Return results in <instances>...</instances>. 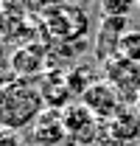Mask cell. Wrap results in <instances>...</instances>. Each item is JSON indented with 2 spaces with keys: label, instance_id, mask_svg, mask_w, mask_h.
I'll return each mask as SVG.
<instances>
[{
  "label": "cell",
  "instance_id": "1",
  "mask_svg": "<svg viewBox=\"0 0 140 146\" xmlns=\"http://www.w3.org/2000/svg\"><path fill=\"white\" fill-rule=\"evenodd\" d=\"M42 112H45V101L34 82L11 79L9 84L0 87V129L20 132L25 127H34Z\"/></svg>",
  "mask_w": 140,
  "mask_h": 146
},
{
  "label": "cell",
  "instance_id": "2",
  "mask_svg": "<svg viewBox=\"0 0 140 146\" xmlns=\"http://www.w3.org/2000/svg\"><path fill=\"white\" fill-rule=\"evenodd\" d=\"M45 31L51 34L53 42H62V45H70L73 39H81L87 34L90 23H87V14L79 9V6H56L51 11H45Z\"/></svg>",
  "mask_w": 140,
  "mask_h": 146
},
{
  "label": "cell",
  "instance_id": "3",
  "mask_svg": "<svg viewBox=\"0 0 140 146\" xmlns=\"http://www.w3.org/2000/svg\"><path fill=\"white\" fill-rule=\"evenodd\" d=\"M62 124H65V132H67V141L81 143V146H92L104 132V124L81 101H73L62 110Z\"/></svg>",
  "mask_w": 140,
  "mask_h": 146
},
{
  "label": "cell",
  "instance_id": "4",
  "mask_svg": "<svg viewBox=\"0 0 140 146\" xmlns=\"http://www.w3.org/2000/svg\"><path fill=\"white\" fill-rule=\"evenodd\" d=\"M104 79L121 93L123 104H135L140 96V65L123 59V56H115L104 62Z\"/></svg>",
  "mask_w": 140,
  "mask_h": 146
},
{
  "label": "cell",
  "instance_id": "5",
  "mask_svg": "<svg viewBox=\"0 0 140 146\" xmlns=\"http://www.w3.org/2000/svg\"><path fill=\"white\" fill-rule=\"evenodd\" d=\"M9 68L20 82H34L48 73V51L42 45H20L9 59Z\"/></svg>",
  "mask_w": 140,
  "mask_h": 146
},
{
  "label": "cell",
  "instance_id": "6",
  "mask_svg": "<svg viewBox=\"0 0 140 146\" xmlns=\"http://www.w3.org/2000/svg\"><path fill=\"white\" fill-rule=\"evenodd\" d=\"M79 101H81V104H84V107H87L98 121H104V124H106V121H109V118H112L121 107H126V104H123V98H121V93L115 90L109 82H95V84H92V87H90Z\"/></svg>",
  "mask_w": 140,
  "mask_h": 146
},
{
  "label": "cell",
  "instance_id": "7",
  "mask_svg": "<svg viewBox=\"0 0 140 146\" xmlns=\"http://www.w3.org/2000/svg\"><path fill=\"white\" fill-rule=\"evenodd\" d=\"M126 20H115V17H101L98 23V34H95V56L98 62H109L118 56V45H121V36L126 34Z\"/></svg>",
  "mask_w": 140,
  "mask_h": 146
},
{
  "label": "cell",
  "instance_id": "8",
  "mask_svg": "<svg viewBox=\"0 0 140 146\" xmlns=\"http://www.w3.org/2000/svg\"><path fill=\"white\" fill-rule=\"evenodd\" d=\"M39 93H42V101L48 110H62L73 104V93H70L67 84V73L62 70H48L42 79H39Z\"/></svg>",
  "mask_w": 140,
  "mask_h": 146
},
{
  "label": "cell",
  "instance_id": "9",
  "mask_svg": "<svg viewBox=\"0 0 140 146\" xmlns=\"http://www.w3.org/2000/svg\"><path fill=\"white\" fill-rule=\"evenodd\" d=\"M31 141L36 146H59V143L67 141V132H65L59 110H45L36 118V124L31 127Z\"/></svg>",
  "mask_w": 140,
  "mask_h": 146
},
{
  "label": "cell",
  "instance_id": "10",
  "mask_svg": "<svg viewBox=\"0 0 140 146\" xmlns=\"http://www.w3.org/2000/svg\"><path fill=\"white\" fill-rule=\"evenodd\" d=\"M104 129L112 135V138H118L123 143H135L140 138V112L135 107H121L109 121L104 124Z\"/></svg>",
  "mask_w": 140,
  "mask_h": 146
},
{
  "label": "cell",
  "instance_id": "11",
  "mask_svg": "<svg viewBox=\"0 0 140 146\" xmlns=\"http://www.w3.org/2000/svg\"><path fill=\"white\" fill-rule=\"evenodd\" d=\"M92 70H90L87 65H79V68H73L67 70V84H70V93H73V98H81L84 93L95 84V79H90Z\"/></svg>",
  "mask_w": 140,
  "mask_h": 146
},
{
  "label": "cell",
  "instance_id": "12",
  "mask_svg": "<svg viewBox=\"0 0 140 146\" xmlns=\"http://www.w3.org/2000/svg\"><path fill=\"white\" fill-rule=\"evenodd\" d=\"M118 56H123V59H129V62L140 65V28H129V31L121 36Z\"/></svg>",
  "mask_w": 140,
  "mask_h": 146
},
{
  "label": "cell",
  "instance_id": "13",
  "mask_svg": "<svg viewBox=\"0 0 140 146\" xmlns=\"http://www.w3.org/2000/svg\"><path fill=\"white\" fill-rule=\"evenodd\" d=\"M98 6H101V17L126 20L132 11H135L137 0H98Z\"/></svg>",
  "mask_w": 140,
  "mask_h": 146
},
{
  "label": "cell",
  "instance_id": "14",
  "mask_svg": "<svg viewBox=\"0 0 140 146\" xmlns=\"http://www.w3.org/2000/svg\"><path fill=\"white\" fill-rule=\"evenodd\" d=\"M0 3H3V14H11V17H22L31 9H36V0H0Z\"/></svg>",
  "mask_w": 140,
  "mask_h": 146
},
{
  "label": "cell",
  "instance_id": "15",
  "mask_svg": "<svg viewBox=\"0 0 140 146\" xmlns=\"http://www.w3.org/2000/svg\"><path fill=\"white\" fill-rule=\"evenodd\" d=\"M92 146H129V143H123V141H118V138H112V135L104 129V132H101V138H98Z\"/></svg>",
  "mask_w": 140,
  "mask_h": 146
},
{
  "label": "cell",
  "instance_id": "16",
  "mask_svg": "<svg viewBox=\"0 0 140 146\" xmlns=\"http://www.w3.org/2000/svg\"><path fill=\"white\" fill-rule=\"evenodd\" d=\"M56 6H62V0H36V9H45V11H51ZM45 11H42V14H45Z\"/></svg>",
  "mask_w": 140,
  "mask_h": 146
},
{
  "label": "cell",
  "instance_id": "17",
  "mask_svg": "<svg viewBox=\"0 0 140 146\" xmlns=\"http://www.w3.org/2000/svg\"><path fill=\"white\" fill-rule=\"evenodd\" d=\"M135 110H137V112H140V96H137V101H135Z\"/></svg>",
  "mask_w": 140,
  "mask_h": 146
},
{
  "label": "cell",
  "instance_id": "18",
  "mask_svg": "<svg viewBox=\"0 0 140 146\" xmlns=\"http://www.w3.org/2000/svg\"><path fill=\"white\" fill-rule=\"evenodd\" d=\"M137 6H140V0H137Z\"/></svg>",
  "mask_w": 140,
  "mask_h": 146
}]
</instances>
